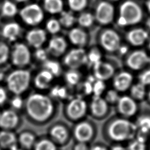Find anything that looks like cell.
Masks as SVG:
<instances>
[{"instance_id": "16", "label": "cell", "mask_w": 150, "mask_h": 150, "mask_svg": "<svg viewBox=\"0 0 150 150\" xmlns=\"http://www.w3.org/2000/svg\"><path fill=\"white\" fill-rule=\"evenodd\" d=\"M28 44L35 49L42 47L47 39L46 32L40 28H35L29 30L26 36Z\"/></svg>"}, {"instance_id": "49", "label": "cell", "mask_w": 150, "mask_h": 150, "mask_svg": "<svg viewBox=\"0 0 150 150\" xmlns=\"http://www.w3.org/2000/svg\"><path fill=\"white\" fill-rule=\"evenodd\" d=\"M90 150H105L104 148L103 147H101V146H95V147H93V148H91Z\"/></svg>"}, {"instance_id": "46", "label": "cell", "mask_w": 150, "mask_h": 150, "mask_svg": "<svg viewBox=\"0 0 150 150\" xmlns=\"http://www.w3.org/2000/svg\"><path fill=\"white\" fill-rule=\"evenodd\" d=\"M23 104V101L22 98L18 95L15 96L11 101V104L12 107L15 109L21 108L22 107Z\"/></svg>"}, {"instance_id": "4", "label": "cell", "mask_w": 150, "mask_h": 150, "mask_svg": "<svg viewBox=\"0 0 150 150\" xmlns=\"http://www.w3.org/2000/svg\"><path fill=\"white\" fill-rule=\"evenodd\" d=\"M30 81V73L25 69H18L9 74L7 78V86L13 93L19 95L28 88Z\"/></svg>"}, {"instance_id": "14", "label": "cell", "mask_w": 150, "mask_h": 150, "mask_svg": "<svg viewBox=\"0 0 150 150\" xmlns=\"http://www.w3.org/2000/svg\"><path fill=\"white\" fill-rule=\"evenodd\" d=\"M134 77L127 71H122L114 76L112 85L114 88L118 92H125L129 90L133 84Z\"/></svg>"}, {"instance_id": "42", "label": "cell", "mask_w": 150, "mask_h": 150, "mask_svg": "<svg viewBox=\"0 0 150 150\" xmlns=\"http://www.w3.org/2000/svg\"><path fill=\"white\" fill-rule=\"evenodd\" d=\"M35 150H56L54 144L47 139L42 140L35 145Z\"/></svg>"}, {"instance_id": "10", "label": "cell", "mask_w": 150, "mask_h": 150, "mask_svg": "<svg viewBox=\"0 0 150 150\" xmlns=\"http://www.w3.org/2000/svg\"><path fill=\"white\" fill-rule=\"evenodd\" d=\"M125 63L130 69L138 70L150 63V57L145 52L142 50H136L128 54Z\"/></svg>"}, {"instance_id": "12", "label": "cell", "mask_w": 150, "mask_h": 150, "mask_svg": "<svg viewBox=\"0 0 150 150\" xmlns=\"http://www.w3.org/2000/svg\"><path fill=\"white\" fill-rule=\"evenodd\" d=\"M93 76L96 79L104 81L114 77L115 74V68L113 65L103 60L93 66Z\"/></svg>"}, {"instance_id": "2", "label": "cell", "mask_w": 150, "mask_h": 150, "mask_svg": "<svg viewBox=\"0 0 150 150\" xmlns=\"http://www.w3.org/2000/svg\"><path fill=\"white\" fill-rule=\"evenodd\" d=\"M142 17L143 12L139 5L134 1H127L120 6L117 23L122 27L134 26L139 23Z\"/></svg>"}, {"instance_id": "54", "label": "cell", "mask_w": 150, "mask_h": 150, "mask_svg": "<svg viewBox=\"0 0 150 150\" xmlns=\"http://www.w3.org/2000/svg\"><path fill=\"white\" fill-rule=\"evenodd\" d=\"M148 98H149V99L150 100V90H149V93H148Z\"/></svg>"}, {"instance_id": "5", "label": "cell", "mask_w": 150, "mask_h": 150, "mask_svg": "<svg viewBox=\"0 0 150 150\" xmlns=\"http://www.w3.org/2000/svg\"><path fill=\"white\" fill-rule=\"evenodd\" d=\"M98 41L101 47L108 53L118 51L121 45V39L118 33L114 29L106 28L100 33Z\"/></svg>"}, {"instance_id": "6", "label": "cell", "mask_w": 150, "mask_h": 150, "mask_svg": "<svg viewBox=\"0 0 150 150\" xmlns=\"http://www.w3.org/2000/svg\"><path fill=\"white\" fill-rule=\"evenodd\" d=\"M23 21L28 25L36 26L44 18L43 9L37 4H30L24 6L20 12Z\"/></svg>"}, {"instance_id": "47", "label": "cell", "mask_w": 150, "mask_h": 150, "mask_svg": "<svg viewBox=\"0 0 150 150\" xmlns=\"http://www.w3.org/2000/svg\"><path fill=\"white\" fill-rule=\"evenodd\" d=\"M7 99V94L4 88L0 87V104H4Z\"/></svg>"}, {"instance_id": "11", "label": "cell", "mask_w": 150, "mask_h": 150, "mask_svg": "<svg viewBox=\"0 0 150 150\" xmlns=\"http://www.w3.org/2000/svg\"><path fill=\"white\" fill-rule=\"evenodd\" d=\"M30 52L26 45L23 43L16 44L12 52V60L14 64L22 67L28 64L30 60Z\"/></svg>"}, {"instance_id": "37", "label": "cell", "mask_w": 150, "mask_h": 150, "mask_svg": "<svg viewBox=\"0 0 150 150\" xmlns=\"http://www.w3.org/2000/svg\"><path fill=\"white\" fill-rule=\"evenodd\" d=\"M35 137L30 133L24 132L20 135L18 141L21 145L25 148H31L35 143Z\"/></svg>"}, {"instance_id": "24", "label": "cell", "mask_w": 150, "mask_h": 150, "mask_svg": "<svg viewBox=\"0 0 150 150\" xmlns=\"http://www.w3.org/2000/svg\"><path fill=\"white\" fill-rule=\"evenodd\" d=\"M16 141L17 138L13 132L8 129L0 132V145L3 147L11 149L16 145Z\"/></svg>"}, {"instance_id": "36", "label": "cell", "mask_w": 150, "mask_h": 150, "mask_svg": "<svg viewBox=\"0 0 150 150\" xmlns=\"http://www.w3.org/2000/svg\"><path fill=\"white\" fill-rule=\"evenodd\" d=\"M101 58L102 54L100 52V50L96 47L90 49V50L87 52V63H89L92 66L100 61L102 60Z\"/></svg>"}, {"instance_id": "32", "label": "cell", "mask_w": 150, "mask_h": 150, "mask_svg": "<svg viewBox=\"0 0 150 150\" xmlns=\"http://www.w3.org/2000/svg\"><path fill=\"white\" fill-rule=\"evenodd\" d=\"M50 134L52 137L59 142L64 141L67 137V132L66 129L62 125H56L51 130Z\"/></svg>"}, {"instance_id": "18", "label": "cell", "mask_w": 150, "mask_h": 150, "mask_svg": "<svg viewBox=\"0 0 150 150\" xmlns=\"http://www.w3.org/2000/svg\"><path fill=\"white\" fill-rule=\"evenodd\" d=\"M68 39L73 45L77 47H83L88 41V35L83 28L75 27L69 30Z\"/></svg>"}, {"instance_id": "52", "label": "cell", "mask_w": 150, "mask_h": 150, "mask_svg": "<svg viewBox=\"0 0 150 150\" xmlns=\"http://www.w3.org/2000/svg\"><path fill=\"white\" fill-rule=\"evenodd\" d=\"M146 6L148 9V11L150 12V0H149L146 3Z\"/></svg>"}, {"instance_id": "23", "label": "cell", "mask_w": 150, "mask_h": 150, "mask_svg": "<svg viewBox=\"0 0 150 150\" xmlns=\"http://www.w3.org/2000/svg\"><path fill=\"white\" fill-rule=\"evenodd\" d=\"M21 30V29L20 25L16 22H12L4 25L2 29V34L6 39L13 41L19 36Z\"/></svg>"}, {"instance_id": "29", "label": "cell", "mask_w": 150, "mask_h": 150, "mask_svg": "<svg viewBox=\"0 0 150 150\" xmlns=\"http://www.w3.org/2000/svg\"><path fill=\"white\" fill-rule=\"evenodd\" d=\"M64 80L68 86L74 87L81 80V74L77 69H69L64 74Z\"/></svg>"}, {"instance_id": "38", "label": "cell", "mask_w": 150, "mask_h": 150, "mask_svg": "<svg viewBox=\"0 0 150 150\" xmlns=\"http://www.w3.org/2000/svg\"><path fill=\"white\" fill-rule=\"evenodd\" d=\"M87 4V0H68V5L71 11L81 12Z\"/></svg>"}, {"instance_id": "44", "label": "cell", "mask_w": 150, "mask_h": 150, "mask_svg": "<svg viewBox=\"0 0 150 150\" xmlns=\"http://www.w3.org/2000/svg\"><path fill=\"white\" fill-rule=\"evenodd\" d=\"M36 49V50L35 53V56L36 59L42 62H44L47 59H48L49 53L47 50H45L42 47L38 48Z\"/></svg>"}, {"instance_id": "50", "label": "cell", "mask_w": 150, "mask_h": 150, "mask_svg": "<svg viewBox=\"0 0 150 150\" xmlns=\"http://www.w3.org/2000/svg\"><path fill=\"white\" fill-rule=\"evenodd\" d=\"M112 150H126L124 148L122 147V146H115L112 148Z\"/></svg>"}, {"instance_id": "8", "label": "cell", "mask_w": 150, "mask_h": 150, "mask_svg": "<svg viewBox=\"0 0 150 150\" xmlns=\"http://www.w3.org/2000/svg\"><path fill=\"white\" fill-rule=\"evenodd\" d=\"M115 10L113 5L109 2H100L96 8L94 18L100 25L105 26L112 22L114 19Z\"/></svg>"}, {"instance_id": "34", "label": "cell", "mask_w": 150, "mask_h": 150, "mask_svg": "<svg viewBox=\"0 0 150 150\" xmlns=\"http://www.w3.org/2000/svg\"><path fill=\"white\" fill-rule=\"evenodd\" d=\"M1 11L4 16L7 17H12L16 14L18 8L13 2L10 1H6L2 5Z\"/></svg>"}, {"instance_id": "28", "label": "cell", "mask_w": 150, "mask_h": 150, "mask_svg": "<svg viewBox=\"0 0 150 150\" xmlns=\"http://www.w3.org/2000/svg\"><path fill=\"white\" fill-rule=\"evenodd\" d=\"M129 90L130 96L136 101L142 100L146 94L145 86L139 82L133 84L130 87Z\"/></svg>"}, {"instance_id": "9", "label": "cell", "mask_w": 150, "mask_h": 150, "mask_svg": "<svg viewBox=\"0 0 150 150\" xmlns=\"http://www.w3.org/2000/svg\"><path fill=\"white\" fill-rule=\"evenodd\" d=\"M87 110V103L80 97H76L70 99L66 107L67 115L73 120H77L83 117L86 114Z\"/></svg>"}, {"instance_id": "17", "label": "cell", "mask_w": 150, "mask_h": 150, "mask_svg": "<svg viewBox=\"0 0 150 150\" xmlns=\"http://www.w3.org/2000/svg\"><path fill=\"white\" fill-rule=\"evenodd\" d=\"M148 33L144 29L136 28L128 31L126 35V39L128 43L133 46L142 45L148 39Z\"/></svg>"}, {"instance_id": "45", "label": "cell", "mask_w": 150, "mask_h": 150, "mask_svg": "<svg viewBox=\"0 0 150 150\" xmlns=\"http://www.w3.org/2000/svg\"><path fill=\"white\" fill-rule=\"evenodd\" d=\"M139 82L145 85H150V69L142 71L138 77Z\"/></svg>"}, {"instance_id": "7", "label": "cell", "mask_w": 150, "mask_h": 150, "mask_svg": "<svg viewBox=\"0 0 150 150\" xmlns=\"http://www.w3.org/2000/svg\"><path fill=\"white\" fill-rule=\"evenodd\" d=\"M63 62L69 69H77L87 63V52L83 47L72 49L66 53Z\"/></svg>"}, {"instance_id": "40", "label": "cell", "mask_w": 150, "mask_h": 150, "mask_svg": "<svg viewBox=\"0 0 150 150\" xmlns=\"http://www.w3.org/2000/svg\"><path fill=\"white\" fill-rule=\"evenodd\" d=\"M120 97L119 92L114 88L107 91L104 98L108 104H117Z\"/></svg>"}, {"instance_id": "3", "label": "cell", "mask_w": 150, "mask_h": 150, "mask_svg": "<svg viewBox=\"0 0 150 150\" xmlns=\"http://www.w3.org/2000/svg\"><path fill=\"white\" fill-rule=\"evenodd\" d=\"M137 130L136 124L129 121L120 118L112 122L108 129L110 137L116 141H124L133 137Z\"/></svg>"}, {"instance_id": "13", "label": "cell", "mask_w": 150, "mask_h": 150, "mask_svg": "<svg viewBox=\"0 0 150 150\" xmlns=\"http://www.w3.org/2000/svg\"><path fill=\"white\" fill-rule=\"evenodd\" d=\"M116 104L119 112L126 117L134 115L138 110L137 101L130 96H120Z\"/></svg>"}, {"instance_id": "26", "label": "cell", "mask_w": 150, "mask_h": 150, "mask_svg": "<svg viewBox=\"0 0 150 150\" xmlns=\"http://www.w3.org/2000/svg\"><path fill=\"white\" fill-rule=\"evenodd\" d=\"M95 21L94 15L88 12H83L77 18V22L82 28L91 27Z\"/></svg>"}, {"instance_id": "39", "label": "cell", "mask_w": 150, "mask_h": 150, "mask_svg": "<svg viewBox=\"0 0 150 150\" xmlns=\"http://www.w3.org/2000/svg\"><path fill=\"white\" fill-rule=\"evenodd\" d=\"M106 85L104 81L96 79L93 84V94L94 96H101L105 91Z\"/></svg>"}, {"instance_id": "57", "label": "cell", "mask_w": 150, "mask_h": 150, "mask_svg": "<svg viewBox=\"0 0 150 150\" xmlns=\"http://www.w3.org/2000/svg\"></svg>"}, {"instance_id": "22", "label": "cell", "mask_w": 150, "mask_h": 150, "mask_svg": "<svg viewBox=\"0 0 150 150\" xmlns=\"http://www.w3.org/2000/svg\"><path fill=\"white\" fill-rule=\"evenodd\" d=\"M92 134L93 129L91 126L86 122H82L79 124L74 129L76 138L82 142H84L90 139Z\"/></svg>"}, {"instance_id": "48", "label": "cell", "mask_w": 150, "mask_h": 150, "mask_svg": "<svg viewBox=\"0 0 150 150\" xmlns=\"http://www.w3.org/2000/svg\"><path fill=\"white\" fill-rule=\"evenodd\" d=\"M75 150H87V146L84 142H80L75 147Z\"/></svg>"}, {"instance_id": "31", "label": "cell", "mask_w": 150, "mask_h": 150, "mask_svg": "<svg viewBox=\"0 0 150 150\" xmlns=\"http://www.w3.org/2000/svg\"><path fill=\"white\" fill-rule=\"evenodd\" d=\"M69 93L66 87L57 85L52 87L50 90V97L53 98L64 100L67 98Z\"/></svg>"}, {"instance_id": "51", "label": "cell", "mask_w": 150, "mask_h": 150, "mask_svg": "<svg viewBox=\"0 0 150 150\" xmlns=\"http://www.w3.org/2000/svg\"><path fill=\"white\" fill-rule=\"evenodd\" d=\"M146 25L147 27L150 29V19L147 20V21L146 22Z\"/></svg>"}, {"instance_id": "43", "label": "cell", "mask_w": 150, "mask_h": 150, "mask_svg": "<svg viewBox=\"0 0 150 150\" xmlns=\"http://www.w3.org/2000/svg\"><path fill=\"white\" fill-rule=\"evenodd\" d=\"M9 54L8 46L4 43L0 42V64L6 61Z\"/></svg>"}, {"instance_id": "41", "label": "cell", "mask_w": 150, "mask_h": 150, "mask_svg": "<svg viewBox=\"0 0 150 150\" xmlns=\"http://www.w3.org/2000/svg\"><path fill=\"white\" fill-rule=\"evenodd\" d=\"M145 138L143 136H139L133 141L129 146V150H145Z\"/></svg>"}, {"instance_id": "33", "label": "cell", "mask_w": 150, "mask_h": 150, "mask_svg": "<svg viewBox=\"0 0 150 150\" xmlns=\"http://www.w3.org/2000/svg\"><path fill=\"white\" fill-rule=\"evenodd\" d=\"M137 129L142 134H147L150 131V117L142 115L140 117L136 124Z\"/></svg>"}, {"instance_id": "53", "label": "cell", "mask_w": 150, "mask_h": 150, "mask_svg": "<svg viewBox=\"0 0 150 150\" xmlns=\"http://www.w3.org/2000/svg\"><path fill=\"white\" fill-rule=\"evenodd\" d=\"M16 1H18V2H25V1H28L29 0H16Z\"/></svg>"}, {"instance_id": "56", "label": "cell", "mask_w": 150, "mask_h": 150, "mask_svg": "<svg viewBox=\"0 0 150 150\" xmlns=\"http://www.w3.org/2000/svg\"><path fill=\"white\" fill-rule=\"evenodd\" d=\"M111 1H118V0H111Z\"/></svg>"}, {"instance_id": "25", "label": "cell", "mask_w": 150, "mask_h": 150, "mask_svg": "<svg viewBox=\"0 0 150 150\" xmlns=\"http://www.w3.org/2000/svg\"><path fill=\"white\" fill-rule=\"evenodd\" d=\"M43 8L50 14L60 13L63 11V2L62 0H44Z\"/></svg>"}, {"instance_id": "1", "label": "cell", "mask_w": 150, "mask_h": 150, "mask_svg": "<svg viewBox=\"0 0 150 150\" xmlns=\"http://www.w3.org/2000/svg\"><path fill=\"white\" fill-rule=\"evenodd\" d=\"M54 107L53 98L40 93L30 94L25 103L29 116L38 121L48 120L53 114Z\"/></svg>"}, {"instance_id": "30", "label": "cell", "mask_w": 150, "mask_h": 150, "mask_svg": "<svg viewBox=\"0 0 150 150\" xmlns=\"http://www.w3.org/2000/svg\"><path fill=\"white\" fill-rule=\"evenodd\" d=\"M43 68L49 71L54 77L59 76L62 73V67L60 63L54 60L47 59L43 62Z\"/></svg>"}, {"instance_id": "55", "label": "cell", "mask_w": 150, "mask_h": 150, "mask_svg": "<svg viewBox=\"0 0 150 150\" xmlns=\"http://www.w3.org/2000/svg\"><path fill=\"white\" fill-rule=\"evenodd\" d=\"M148 46H149V48L150 49V40H149V44H148Z\"/></svg>"}, {"instance_id": "19", "label": "cell", "mask_w": 150, "mask_h": 150, "mask_svg": "<svg viewBox=\"0 0 150 150\" xmlns=\"http://www.w3.org/2000/svg\"><path fill=\"white\" fill-rule=\"evenodd\" d=\"M19 117L15 111L5 110L0 112V127L4 129H10L18 124Z\"/></svg>"}, {"instance_id": "21", "label": "cell", "mask_w": 150, "mask_h": 150, "mask_svg": "<svg viewBox=\"0 0 150 150\" xmlns=\"http://www.w3.org/2000/svg\"><path fill=\"white\" fill-rule=\"evenodd\" d=\"M55 77L49 71L42 69L36 75L34 79V84L39 90L48 88Z\"/></svg>"}, {"instance_id": "35", "label": "cell", "mask_w": 150, "mask_h": 150, "mask_svg": "<svg viewBox=\"0 0 150 150\" xmlns=\"http://www.w3.org/2000/svg\"><path fill=\"white\" fill-rule=\"evenodd\" d=\"M45 26L46 31L53 35H56L58 33L62 27L59 19L55 18L48 19L46 23Z\"/></svg>"}, {"instance_id": "20", "label": "cell", "mask_w": 150, "mask_h": 150, "mask_svg": "<svg viewBox=\"0 0 150 150\" xmlns=\"http://www.w3.org/2000/svg\"><path fill=\"white\" fill-rule=\"evenodd\" d=\"M108 109V103L101 96H94L90 104L91 112L96 117L104 115Z\"/></svg>"}, {"instance_id": "15", "label": "cell", "mask_w": 150, "mask_h": 150, "mask_svg": "<svg viewBox=\"0 0 150 150\" xmlns=\"http://www.w3.org/2000/svg\"><path fill=\"white\" fill-rule=\"evenodd\" d=\"M67 48V42L66 40L63 36L56 35L49 40L47 50L49 54L58 57L63 54Z\"/></svg>"}, {"instance_id": "27", "label": "cell", "mask_w": 150, "mask_h": 150, "mask_svg": "<svg viewBox=\"0 0 150 150\" xmlns=\"http://www.w3.org/2000/svg\"><path fill=\"white\" fill-rule=\"evenodd\" d=\"M59 21L62 26L67 28L74 25L75 22H77V18H76L72 11H63L60 13Z\"/></svg>"}]
</instances>
